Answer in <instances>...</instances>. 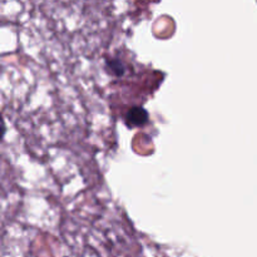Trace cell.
<instances>
[{"mask_svg":"<svg viewBox=\"0 0 257 257\" xmlns=\"http://www.w3.org/2000/svg\"><path fill=\"white\" fill-rule=\"evenodd\" d=\"M147 112H146L145 109H142V108H133V109H131L130 113H128L127 119L130 120L131 124L140 125L143 124V123L147 120Z\"/></svg>","mask_w":257,"mask_h":257,"instance_id":"obj_1","label":"cell"}]
</instances>
